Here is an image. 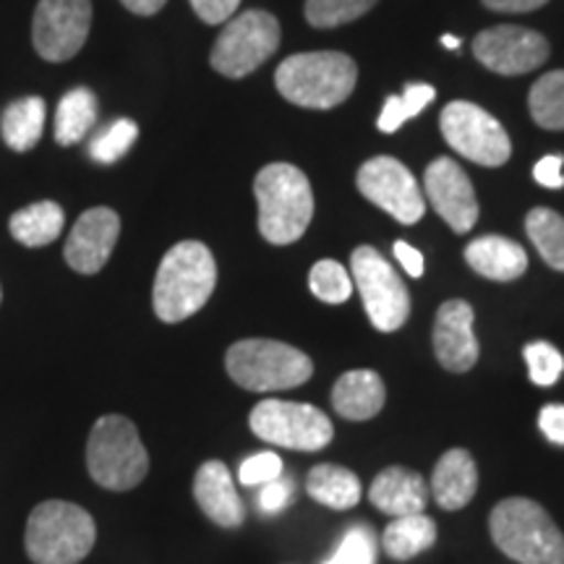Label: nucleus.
I'll return each instance as SVG.
<instances>
[{
    "mask_svg": "<svg viewBox=\"0 0 564 564\" xmlns=\"http://www.w3.org/2000/svg\"><path fill=\"white\" fill-rule=\"evenodd\" d=\"M217 285V264L207 246L199 241H181L162 257L154 278L152 303L162 322L178 324L212 299Z\"/></svg>",
    "mask_w": 564,
    "mask_h": 564,
    "instance_id": "f257e3e1",
    "label": "nucleus"
},
{
    "mask_svg": "<svg viewBox=\"0 0 564 564\" xmlns=\"http://www.w3.org/2000/svg\"><path fill=\"white\" fill-rule=\"evenodd\" d=\"M259 230L274 246L295 243L314 217L312 183L291 162H272L253 181Z\"/></svg>",
    "mask_w": 564,
    "mask_h": 564,
    "instance_id": "f03ea898",
    "label": "nucleus"
},
{
    "mask_svg": "<svg viewBox=\"0 0 564 564\" xmlns=\"http://www.w3.org/2000/svg\"><path fill=\"white\" fill-rule=\"evenodd\" d=\"M356 82V61L335 51L291 55L280 63L274 74L278 91L288 102L312 110L337 108L352 95Z\"/></svg>",
    "mask_w": 564,
    "mask_h": 564,
    "instance_id": "7ed1b4c3",
    "label": "nucleus"
},
{
    "mask_svg": "<svg viewBox=\"0 0 564 564\" xmlns=\"http://www.w3.org/2000/svg\"><path fill=\"white\" fill-rule=\"evenodd\" d=\"M494 544L518 564H564V533L533 499H502L491 510Z\"/></svg>",
    "mask_w": 564,
    "mask_h": 564,
    "instance_id": "20e7f679",
    "label": "nucleus"
},
{
    "mask_svg": "<svg viewBox=\"0 0 564 564\" xmlns=\"http://www.w3.org/2000/svg\"><path fill=\"white\" fill-rule=\"evenodd\" d=\"M97 541L95 518L74 502L47 499L26 520L24 546L34 564H79Z\"/></svg>",
    "mask_w": 564,
    "mask_h": 564,
    "instance_id": "39448f33",
    "label": "nucleus"
},
{
    "mask_svg": "<svg viewBox=\"0 0 564 564\" xmlns=\"http://www.w3.org/2000/svg\"><path fill=\"white\" fill-rule=\"evenodd\" d=\"M87 470L91 481L110 491H129L150 474V455L139 429L126 415H102L87 440Z\"/></svg>",
    "mask_w": 564,
    "mask_h": 564,
    "instance_id": "423d86ee",
    "label": "nucleus"
},
{
    "mask_svg": "<svg viewBox=\"0 0 564 564\" xmlns=\"http://www.w3.org/2000/svg\"><path fill=\"white\" fill-rule=\"evenodd\" d=\"M225 369L238 387L251 392H280L306 384L314 364L306 352L280 340L251 337L230 345Z\"/></svg>",
    "mask_w": 564,
    "mask_h": 564,
    "instance_id": "0eeeda50",
    "label": "nucleus"
},
{
    "mask_svg": "<svg viewBox=\"0 0 564 564\" xmlns=\"http://www.w3.org/2000/svg\"><path fill=\"white\" fill-rule=\"evenodd\" d=\"M280 47V21L270 11H243L225 21L209 63L228 79H243L264 66Z\"/></svg>",
    "mask_w": 564,
    "mask_h": 564,
    "instance_id": "6e6552de",
    "label": "nucleus"
},
{
    "mask_svg": "<svg viewBox=\"0 0 564 564\" xmlns=\"http://www.w3.org/2000/svg\"><path fill=\"white\" fill-rule=\"evenodd\" d=\"M350 278L379 333H394L403 327L411 314V295L382 253L373 246H358L350 257Z\"/></svg>",
    "mask_w": 564,
    "mask_h": 564,
    "instance_id": "1a4fd4ad",
    "label": "nucleus"
},
{
    "mask_svg": "<svg viewBox=\"0 0 564 564\" xmlns=\"http://www.w3.org/2000/svg\"><path fill=\"white\" fill-rule=\"evenodd\" d=\"M251 432L262 442L299 453H319L333 442V421L319 408L288 400H262L249 415Z\"/></svg>",
    "mask_w": 564,
    "mask_h": 564,
    "instance_id": "9d476101",
    "label": "nucleus"
},
{
    "mask_svg": "<svg viewBox=\"0 0 564 564\" xmlns=\"http://www.w3.org/2000/svg\"><path fill=\"white\" fill-rule=\"evenodd\" d=\"M442 137L457 154L476 165L499 167L510 160L512 141L497 118L474 102L455 100L442 110Z\"/></svg>",
    "mask_w": 564,
    "mask_h": 564,
    "instance_id": "9b49d317",
    "label": "nucleus"
},
{
    "mask_svg": "<svg viewBox=\"0 0 564 564\" xmlns=\"http://www.w3.org/2000/svg\"><path fill=\"white\" fill-rule=\"evenodd\" d=\"M89 26L91 0H40L32 21L34 51L42 61H70L87 42Z\"/></svg>",
    "mask_w": 564,
    "mask_h": 564,
    "instance_id": "f8f14e48",
    "label": "nucleus"
},
{
    "mask_svg": "<svg viewBox=\"0 0 564 564\" xmlns=\"http://www.w3.org/2000/svg\"><path fill=\"white\" fill-rule=\"evenodd\" d=\"M358 192L371 204L392 215L403 225H413L423 217V194L419 181L408 171L400 160L394 158H371L364 162L356 175Z\"/></svg>",
    "mask_w": 564,
    "mask_h": 564,
    "instance_id": "ddd939ff",
    "label": "nucleus"
},
{
    "mask_svg": "<svg viewBox=\"0 0 564 564\" xmlns=\"http://www.w3.org/2000/svg\"><path fill=\"white\" fill-rule=\"evenodd\" d=\"M549 53H552V47H549L544 34L514 24L491 26L474 40L476 58L494 74L502 76H520L544 66Z\"/></svg>",
    "mask_w": 564,
    "mask_h": 564,
    "instance_id": "4468645a",
    "label": "nucleus"
},
{
    "mask_svg": "<svg viewBox=\"0 0 564 564\" xmlns=\"http://www.w3.org/2000/svg\"><path fill=\"white\" fill-rule=\"evenodd\" d=\"M423 192H426L436 215L455 232H468L478 223L476 192L455 160H434L423 175Z\"/></svg>",
    "mask_w": 564,
    "mask_h": 564,
    "instance_id": "2eb2a0df",
    "label": "nucleus"
},
{
    "mask_svg": "<svg viewBox=\"0 0 564 564\" xmlns=\"http://www.w3.org/2000/svg\"><path fill=\"white\" fill-rule=\"evenodd\" d=\"M118 236H121V217H118V212H112L110 207L87 209L70 228L63 257H66L74 272L97 274L112 257Z\"/></svg>",
    "mask_w": 564,
    "mask_h": 564,
    "instance_id": "dca6fc26",
    "label": "nucleus"
},
{
    "mask_svg": "<svg viewBox=\"0 0 564 564\" xmlns=\"http://www.w3.org/2000/svg\"><path fill=\"white\" fill-rule=\"evenodd\" d=\"M436 361L453 373L470 371L478 361V337L474 333V306L468 301L442 303L434 322Z\"/></svg>",
    "mask_w": 564,
    "mask_h": 564,
    "instance_id": "f3484780",
    "label": "nucleus"
},
{
    "mask_svg": "<svg viewBox=\"0 0 564 564\" xmlns=\"http://www.w3.org/2000/svg\"><path fill=\"white\" fill-rule=\"evenodd\" d=\"M194 499L215 525L238 528L246 520V507L236 491L228 465L207 460L194 476Z\"/></svg>",
    "mask_w": 564,
    "mask_h": 564,
    "instance_id": "a211bd4d",
    "label": "nucleus"
},
{
    "mask_svg": "<svg viewBox=\"0 0 564 564\" xmlns=\"http://www.w3.org/2000/svg\"><path fill=\"white\" fill-rule=\"evenodd\" d=\"M371 505L390 518L419 514L429 505V486L423 478L403 465H390L373 478L369 489Z\"/></svg>",
    "mask_w": 564,
    "mask_h": 564,
    "instance_id": "6ab92c4d",
    "label": "nucleus"
},
{
    "mask_svg": "<svg viewBox=\"0 0 564 564\" xmlns=\"http://www.w3.org/2000/svg\"><path fill=\"white\" fill-rule=\"evenodd\" d=\"M465 262L486 280L512 282L525 274L528 253L523 246L505 236H481L465 246Z\"/></svg>",
    "mask_w": 564,
    "mask_h": 564,
    "instance_id": "aec40b11",
    "label": "nucleus"
},
{
    "mask_svg": "<svg viewBox=\"0 0 564 564\" xmlns=\"http://www.w3.org/2000/svg\"><path fill=\"white\" fill-rule=\"evenodd\" d=\"M478 468L468 449H449L436 463L432 494L442 510H460L476 497Z\"/></svg>",
    "mask_w": 564,
    "mask_h": 564,
    "instance_id": "412c9836",
    "label": "nucleus"
},
{
    "mask_svg": "<svg viewBox=\"0 0 564 564\" xmlns=\"http://www.w3.org/2000/svg\"><path fill=\"white\" fill-rule=\"evenodd\" d=\"M387 390L377 371H348L333 387V408L348 421H369L384 408Z\"/></svg>",
    "mask_w": 564,
    "mask_h": 564,
    "instance_id": "4be33fe9",
    "label": "nucleus"
},
{
    "mask_svg": "<svg viewBox=\"0 0 564 564\" xmlns=\"http://www.w3.org/2000/svg\"><path fill=\"white\" fill-rule=\"evenodd\" d=\"M63 225H66V212L55 202H37L30 207L13 212L9 230L21 246L26 249H42L58 241Z\"/></svg>",
    "mask_w": 564,
    "mask_h": 564,
    "instance_id": "5701e85b",
    "label": "nucleus"
},
{
    "mask_svg": "<svg viewBox=\"0 0 564 564\" xmlns=\"http://www.w3.org/2000/svg\"><path fill=\"white\" fill-rule=\"evenodd\" d=\"M306 491L314 502H319L329 510H350L361 502V481L352 470L343 465L322 463L312 468L306 478Z\"/></svg>",
    "mask_w": 564,
    "mask_h": 564,
    "instance_id": "b1692460",
    "label": "nucleus"
},
{
    "mask_svg": "<svg viewBox=\"0 0 564 564\" xmlns=\"http://www.w3.org/2000/svg\"><path fill=\"white\" fill-rule=\"evenodd\" d=\"M45 131V100L42 97H21L3 110L0 133L13 152H30L37 147Z\"/></svg>",
    "mask_w": 564,
    "mask_h": 564,
    "instance_id": "393cba45",
    "label": "nucleus"
},
{
    "mask_svg": "<svg viewBox=\"0 0 564 564\" xmlns=\"http://www.w3.org/2000/svg\"><path fill=\"white\" fill-rule=\"evenodd\" d=\"M436 541V523L429 514H405L394 518V523L387 525L382 535L384 554L394 562H408L432 549Z\"/></svg>",
    "mask_w": 564,
    "mask_h": 564,
    "instance_id": "a878e982",
    "label": "nucleus"
},
{
    "mask_svg": "<svg viewBox=\"0 0 564 564\" xmlns=\"http://www.w3.org/2000/svg\"><path fill=\"white\" fill-rule=\"evenodd\" d=\"M97 123V97L87 87H76L61 97L55 110V141L74 147L87 137Z\"/></svg>",
    "mask_w": 564,
    "mask_h": 564,
    "instance_id": "bb28decb",
    "label": "nucleus"
},
{
    "mask_svg": "<svg viewBox=\"0 0 564 564\" xmlns=\"http://www.w3.org/2000/svg\"><path fill=\"white\" fill-rule=\"evenodd\" d=\"M525 230L541 259L556 272H564V217L549 207L528 212Z\"/></svg>",
    "mask_w": 564,
    "mask_h": 564,
    "instance_id": "cd10ccee",
    "label": "nucleus"
},
{
    "mask_svg": "<svg viewBox=\"0 0 564 564\" xmlns=\"http://www.w3.org/2000/svg\"><path fill=\"white\" fill-rule=\"evenodd\" d=\"M528 108L541 129L564 131V70H552L533 84Z\"/></svg>",
    "mask_w": 564,
    "mask_h": 564,
    "instance_id": "c85d7f7f",
    "label": "nucleus"
},
{
    "mask_svg": "<svg viewBox=\"0 0 564 564\" xmlns=\"http://www.w3.org/2000/svg\"><path fill=\"white\" fill-rule=\"evenodd\" d=\"M379 0H306V19L316 30H335V26L350 24L361 19Z\"/></svg>",
    "mask_w": 564,
    "mask_h": 564,
    "instance_id": "c756f323",
    "label": "nucleus"
},
{
    "mask_svg": "<svg viewBox=\"0 0 564 564\" xmlns=\"http://www.w3.org/2000/svg\"><path fill=\"white\" fill-rule=\"evenodd\" d=\"M137 137H139V126L129 121V118H121V121L110 123L108 129H102L95 139H91L89 158L100 162V165H112V162H118L126 152L131 150Z\"/></svg>",
    "mask_w": 564,
    "mask_h": 564,
    "instance_id": "7c9ffc66",
    "label": "nucleus"
},
{
    "mask_svg": "<svg viewBox=\"0 0 564 564\" xmlns=\"http://www.w3.org/2000/svg\"><path fill=\"white\" fill-rule=\"evenodd\" d=\"M312 293L324 303H345L352 295V278L343 264L333 259H322L312 267L308 274Z\"/></svg>",
    "mask_w": 564,
    "mask_h": 564,
    "instance_id": "2f4dec72",
    "label": "nucleus"
},
{
    "mask_svg": "<svg viewBox=\"0 0 564 564\" xmlns=\"http://www.w3.org/2000/svg\"><path fill=\"white\" fill-rule=\"evenodd\" d=\"M377 562V535L369 525H352L345 531L340 546L324 564H373Z\"/></svg>",
    "mask_w": 564,
    "mask_h": 564,
    "instance_id": "473e14b6",
    "label": "nucleus"
},
{
    "mask_svg": "<svg viewBox=\"0 0 564 564\" xmlns=\"http://www.w3.org/2000/svg\"><path fill=\"white\" fill-rule=\"evenodd\" d=\"M523 356H525L528 371H531L533 384L552 387V384L560 382V377L564 371V356L554 348L552 343L539 340V343L525 345Z\"/></svg>",
    "mask_w": 564,
    "mask_h": 564,
    "instance_id": "72a5a7b5",
    "label": "nucleus"
},
{
    "mask_svg": "<svg viewBox=\"0 0 564 564\" xmlns=\"http://www.w3.org/2000/svg\"><path fill=\"white\" fill-rule=\"evenodd\" d=\"M278 476H282V460L274 453H259L246 457L241 470H238V478H241L243 486L267 484Z\"/></svg>",
    "mask_w": 564,
    "mask_h": 564,
    "instance_id": "f704fd0d",
    "label": "nucleus"
},
{
    "mask_svg": "<svg viewBox=\"0 0 564 564\" xmlns=\"http://www.w3.org/2000/svg\"><path fill=\"white\" fill-rule=\"evenodd\" d=\"M293 499V484L288 478H272V481L262 484V491H259V510L264 514H278L291 505Z\"/></svg>",
    "mask_w": 564,
    "mask_h": 564,
    "instance_id": "c9c22d12",
    "label": "nucleus"
},
{
    "mask_svg": "<svg viewBox=\"0 0 564 564\" xmlns=\"http://www.w3.org/2000/svg\"><path fill=\"white\" fill-rule=\"evenodd\" d=\"M241 0H192V9L196 11L204 24H223L236 17Z\"/></svg>",
    "mask_w": 564,
    "mask_h": 564,
    "instance_id": "e433bc0d",
    "label": "nucleus"
},
{
    "mask_svg": "<svg viewBox=\"0 0 564 564\" xmlns=\"http://www.w3.org/2000/svg\"><path fill=\"white\" fill-rule=\"evenodd\" d=\"M434 97H436V89L429 87V84H408L400 100H403L405 116L413 118L419 116L423 108H429V105L434 102Z\"/></svg>",
    "mask_w": 564,
    "mask_h": 564,
    "instance_id": "4c0bfd02",
    "label": "nucleus"
},
{
    "mask_svg": "<svg viewBox=\"0 0 564 564\" xmlns=\"http://www.w3.org/2000/svg\"><path fill=\"white\" fill-rule=\"evenodd\" d=\"M562 165H564V160L560 158V154H549V158L539 160V165L533 167V178L546 188H562L564 186Z\"/></svg>",
    "mask_w": 564,
    "mask_h": 564,
    "instance_id": "58836bf2",
    "label": "nucleus"
},
{
    "mask_svg": "<svg viewBox=\"0 0 564 564\" xmlns=\"http://www.w3.org/2000/svg\"><path fill=\"white\" fill-rule=\"evenodd\" d=\"M539 426L549 442L564 444V405H546L539 413Z\"/></svg>",
    "mask_w": 564,
    "mask_h": 564,
    "instance_id": "ea45409f",
    "label": "nucleus"
},
{
    "mask_svg": "<svg viewBox=\"0 0 564 564\" xmlns=\"http://www.w3.org/2000/svg\"><path fill=\"white\" fill-rule=\"evenodd\" d=\"M408 121V116H405V108H403V100H400L398 95H392V97H387V102H384V110H382V116H379V131H384V133H394L400 129V126H403Z\"/></svg>",
    "mask_w": 564,
    "mask_h": 564,
    "instance_id": "a19ab883",
    "label": "nucleus"
},
{
    "mask_svg": "<svg viewBox=\"0 0 564 564\" xmlns=\"http://www.w3.org/2000/svg\"><path fill=\"white\" fill-rule=\"evenodd\" d=\"M394 259L403 264V270L411 274V278H421L423 274V253L419 249H413L411 243L405 241L394 243Z\"/></svg>",
    "mask_w": 564,
    "mask_h": 564,
    "instance_id": "79ce46f5",
    "label": "nucleus"
},
{
    "mask_svg": "<svg viewBox=\"0 0 564 564\" xmlns=\"http://www.w3.org/2000/svg\"><path fill=\"white\" fill-rule=\"evenodd\" d=\"M486 9L499 11V13H528L546 6L549 0H481Z\"/></svg>",
    "mask_w": 564,
    "mask_h": 564,
    "instance_id": "37998d69",
    "label": "nucleus"
},
{
    "mask_svg": "<svg viewBox=\"0 0 564 564\" xmlns=\"http://www.w3.org/2000/svg\"><path fill=\"white\" fill-rule=\"evenodd\" d=\"M121 3L131 13H137V17H154V13L162 11L167 0H121Z\"/></svg>",
    "mask_w": 564,
    "mask_h": 564,
    "instance_id": "c03bdc74",
    "label": "nucleus"
},
{
    "mask_svg": "<svg viewBox=\"0 0 564 564\" xmlns=\"http://www.w3.org/2000/svg\"><path fill=\"white\" fill-rule=\"evenodd\" d=\"M442 45H444V47H449V51H457V47H460V40L453 37V34H444V37H442Z\"/></svg>",
    "mask_w": 564,
    "mask_h": 564,
    "instance_id": "a18cd8bd",
    "label": "nucleus"
},
{
    "mask_svg": "<svg viewBox=\"0 0 564 564\" xmlns=\"http://www.w3.org/2000/svg\"><path fill=\"white\" fill-rule=\"evenodd\" d=\"M0 301H3V291H0Z\"/></svg>",
    "mask_w": 564,
    "mask_h": 564,
    "instance_id": "49530a36",
    "label": "nucleus"
}]
</instances>
